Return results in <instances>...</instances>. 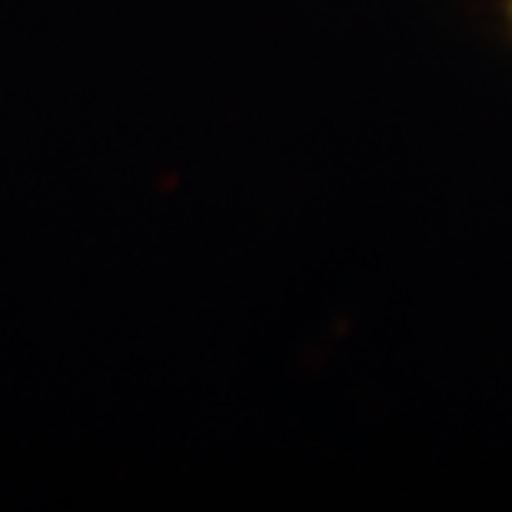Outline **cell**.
<instances>
[{
    "label": "cell",
    "instance_id": "6da1fadb",
    "mask_svg": "<svg viewBox=\"0 0 512 512\" xmlns=\"http://www.w3.org/2000/svg\"><path fill=\"white\" fill-rule=\"evenodd\" d=\"M509 10H512V0H509Z\"/></svg>",
    "mask_w": 512,
    "mask_h": 512
}]
</instances>
